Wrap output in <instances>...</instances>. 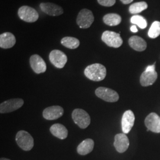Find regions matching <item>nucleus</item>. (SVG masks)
Returning <instances> with one entry per match:
<instances>
[{"label": "nucleus", "mask_w": 160, "mask_h": 160, "mask_svg": "<svg viewBox=\"0 0 160 160\" xmlns=\"http://www.w3.org/2000/svg\"><path fill=\"white\" fill-rule=\"evenodd\" d=\"M107 71L106 67L100 63H93L86 67L84 75L89 80L93 81H101L106 76Z\"/></svg>", "instance_id": "1"}, {"label": "nucleus", "mask_w": 160, "mask_h": 160, "mask_svg": "<svg viewBox=\"0 0 160 160\" xmlns=\"http://www.w3.org/2000/svg\"><path fill=\"white\" fill-rule=\"evenodd\" d=\"M16 141L17 145L24 151H30L34 146V139L28 132L20 131L17 132Z\"/></svg>", "instance_id": "2"}, {"label": "nucleus", "mask_w": 160, "mask_h": 160, "mask_svg": "<svg viewBox=\"0 0 160 160\" xmlns=\"http://www.w3.org/2000/svg\"><path fill=\"white\" fill-rule=\"evenodd\" d=\"M17 13L19 18L27 23L36 22L39 17V13L36 9L28 6L20 7Z\"/></svg>", "instance_id": "3"}, {"label": "nucleus", "mask_w": 160, "mask_h": 160, "mask_svg": "<svg viewBox=\"0 0 160 160\" xmlns=\"http://www.w3.org/2000/svg\"><path fill=\"white\" fill-rule=\"evenodd\" d=\"M94 21V17L92 12L87 9L83 8L78 13L76 22L81 29H88Z\"/></svg>", "instance_id": "4"}, {"label": "nucleus", "mask_w": 160, "mask_h": 160, "mask_svg": "<svg viewBox=\"0 0 160 160\" xmlns=\"http://www.w3.org/2000/svg\"><path fill=\"white\" fill-rule=\"evenodd\" d=\"M72 118L75 123L81 129H86L90 125L91 119L88 113L82 109H76L73 110Z\"/></svg>", "instance_id": "5"}, {"label": "nucleus", "mask_w": 160, "mask_h": 160, "mask_svg": "<svg viewBox=\"0 0 160 160\" xmlns=\"http://www.w3.org/2000/svg\"><path fill=\"white\" fill-rule=\"evenodd\" d=\"M102 40L108 46L114 48H118L123 44V40L119 33L109 30L103 32Z\"/></svg>", "instance_id": "6"}, {"label": "nucleus", "mask_w": 160, "mask_h": 160, "mask_svg": "<svg viewBox=\"0 0 160 160\" xmlns=\"http://www.w3.org/2000/svg\"><path fill=\"white\" fill-rule=\"evenodd\" d=\"M95 93L97 97L107 102H116L119 99V96L117 92L106 87H100L97 88Z\"/></svg>", "instance_id": "7"}, {"label": "nucleus", "mask_w": 160, "mask_h": 160, "mask_svg": "<svg viewBox=\"0 0 160 160\" xmlns=\"http://www.w3.org/2000/svg\"><path fill=\"white\" fill-rule=\"evenodd\" d=\"M24 104V101L21 98H13L8 100L0 104V113H7L20 109Z\"/></svg>", "instance_id": "8"}, {"label": "nucleus", "mask_w": 160, "mask_h": 160, "mask_svg": "<svg viewBox=\"0 0 160 160\" xmlns=\"http://www.w3.org/2000/svg\"><path fill=\"white\" fill-rule=\"evenodd\" d=\"M49 60L55 67L62 68L67 62L68 58L63 52L55 49L51 52L49 54Z\"/></svg>", "instance_id": "9"}, {"label": "nucleus", "mask_w": 160, "mask_h": 160, "mask_svg": "<svg viewBox=\"0 0 160 160\" xmlns=\"http://www.w3.org/2000/svg\"><path fill=\"white\" fill-rule=\"evenodd\" d=\"M39 7L42 12L51 16H59L63 13L62 7L54 3L42 2Z\"/></svg>", "instance_id": "10"}, {"label": "nucleus", "mask_w": 160, "mask_h": 160, "mask_svg": "<svg viewBox=\"0 0 160 160\" xmlns=\"http://www.w3.org/2000/svg\"><path fill=\"white\" fill-rule=\"evenodd\" d=\"M145 125L150 131L160 133V117L157 113H149L145 119Z\"/></svg>", "instance_id": "11"}, {"label": "nucleus", "mask_w": 160, "mask_h": 160, "mask_svg": "<svg viewBox=\"0 0 160 160\" xmlns=\"http://www.w3.org/2000/svg\"><path fill=\"white\" fill-rule=\"evenodd\" d=\"M135 120V115L131 110H126L123 113L122 118L121 124L122 129L124 133H129V132L131 131L132 127L134 125Z\"/></svg>", "instance_id": "12"}, {"label": "nucleus", "mask_w": 160, "mask_h": 160, "mask_svg": "<svg viewBox=\"0 0 160 160\" xmlns=\"http://www.w3.org/2000/svg\"><path fill=\"white\" fill-rule=\"evenodd\" d=\"M30 65L36 74L43 73L46 71V64L39 55H33L30 58Z\"/></svg>", "instance_id": "13"}, {"label": "nucleus", "mask_w": 160, "mask_h": 160, "mask_svg": "<svg viewBox=\"0 0 160 160\" xmlns=\"http://www.w3.org/2000/svg\"><path fill=\"white\" fill-rule=\"evenodd\" d=\"M114 146L118 152H125L129 146V140L126 134L123 133L116 135L114 137Z\"/></svg>", "instance_id": "14"}, {"label": "nucleus", "mask_w": 160, "mask_h": 160, "mask_svg": "<svg viewBox=\"0 0 160 160\" xmlns=\"http://www.w3.org/2000/svg\"><path fill=\"white\" fill-rule=\"evenodd\" d=\"M63 109L59 106H53L47 108L43 112V116L46 120H56L63 114Z\"/></svg>", "instance_id": "15"}, {"label": "nucleus", "mask_w": 160, "mask_h": 160, "mask_svg": "<svg viewBox=\"0 0 160 160\" xmlns=\"http://www.w3.org/2000/svg\"><path fill=\"white\" fill-rule=\"evenodd\" d=\"M158 74L155 71H145L140 77V83L143 87L152 85L157 79Z\"/></svg>", "instance_id": "16"}, {"label": "nucleus", "mask_w": 160, "mask_h": 160, "mask_svg": "<svg viewBox=\"0 0 160 160\" xmlns=\"http://www.w3.org/2000/svg\"><path fill=\"white\" fill-rule=\"evenodd\" d=\"M16 39L10 32H5L0 34V47L2 49H10L15 45Z\"/></svg>", "instance_id": "17"}, {"label": "nucleus", "mask_w": 160, "mask_h": 160, "mask_svg": "<svg viewBox=\"0 0 160 160\" xmlns=\"http://www.w3.org/2000/svg\"><path fill=\"white\" fill-rule=\"evenodd\" d=\"M128 43L131 48L136 51H143L147 49V44L145 40L138 36H133L131 37L129 39Z\"/></svg>", "instance_id": "18"}, {"label": "nucleus", "mask_w": 160, "mask_h": 160, "mask_svg": "<svg viewBox=\"0 0 160 160\" xmlns=\"http://www.w3.org/2000/svg\"><path fill=\"white\" fill-rule=\"evenodd\" d=\"M50 131L52 134L60 139H65L68 137V131L67 129L60 123H56L53 125L50 128Z\"/></svg>", "instance_id": "19"}, {"label": "nucleus", "mask_w": 160, "mask_h": 160, "mask_svg": "<svg viewBox=\"0 0 160 160\" xmlns=\"http://www.w3.org/2000/svg\"><path fill=\"white\" fill-rule=\"evenodd\" d=\"M94 146V141L92 139H86L77 147V152L79 154L85 155L90 153L93 150Z\"/></svg>", "instance_id": "20"}, {"label": "nucleus", "mask_w": 160, "mask_h": 160, "mask_svg": "<svg viewBox=\"0 0 160 160\" xmlns=\"http://www.w3.org/2000/svg\"><path fill=\"white\" fill-rule=\"evenodd\" d=\"M103 22L109 26H116L119 25L122 22V17L116 13H109L104 16Z\"/></svg>", "instance_id": "21"}, {"label": "nucleus", "mask_w": 160, "mask_h": 160, "mask_svg": "<svg viewBox=\"0 0 160 160\" xmlns=\"http://www.w3.org/2000/svg\"><path fill=\"white\" fill-rule=\"evenodd\" d=\"M61 43L63 46L71 49H77L80 44V40L78 39L69 36L63 38L61 40Z\"/></svg>", "instance_id": "22"}, {"label": "nucleus", "mask_w": 160, "mask_h": 160, "mask_svg": "<svg viewBox=\"0 0 160 160\" xmlns=\"http://www.w3.org/2000/svg\"><path fill=\"white\" fill-rule=\"evenodd\" d=\"M147 8V3L145 1H141L131 4L129 7V11L131 14H138L146 10Z\"/></svg>", "instance_id": "23"}, {"label": "nucleus", "mask_w": 160, "mask_h": 160, "mask_svg": "<svg viewBox=\"0 0 160 160\" xmlns=\"http://www.w3.org/2000/svg\"><path fill=\"white\" fill-rule=\"evenodd\" d=\"M160 35V22L155 21L152 24L149 30L148 36L150 38L155 39Z\"/></svg>", "instance_id": "24"}, {"label": "nucleus", "mask_w": 160, "mask_h": 160, "mask_svg": "<svg viewBox=\"0 0 160 160\" xmlns=\"http://www.w3.org/2000/svg\"><path fill=\"white\" fill-rule=\"evenodd\" d=\"M131 22L132 24H137L139 27V28L143 29L147 28V22L146 19L139 15H135L131 18Z\"/></svg>", "instance_id": "25"}, {"label": "nucleus", "mask_w": 160, "mask_h": 160, "mask_svg": "<svg viewBox=\"0 0 160 160\" xmlns=\"http://www.w3.org/2000/svg\"><path fill=\"white\" fill-rule=\"evenodd\" d=\"M98 3L104 7H112L116 3V0H97Z\"/></svg>", "instance_id": "26"}, {"label": "nucleus", "mask_w": 160, "mask_h": 160, "mask_svg": "<svg viewBox=\"0 0 160 160\" xmlns=\"http://www.w3.org/2000/svg\"><path fill=\"white\" fill-rule=\"evenodd\" d=\"M155 63L154 64H153L152 65H149L147 67V68H146V71H155Z\"/></svg>", "instance_id": "27"}, {"label": "nucleus", "mask_w": 160, "mask_h": 160, "mask_svg": "<svg viewBox=\"0 0 160 160\" xmlns=\"http://www.w3.org/2000/svg\"><path fill=\"white\" fill-rule=\"evenodd\" d=\"M133 0H120V1L123 4H129L131 3L132 2Z\"/></svg>", "instance_id": "28"}, {"label": "nucleus", "mask_w": 160, "mask_h": 160, "mask_svg": "<svg viewBox=\"0 0 160 160\" xmlns=\"http://www.w3.org/2000/svg\"><path fill=\"white\" fill-rule=\"evenodd\" d=\"M131 32H133V33L137 32L138 29L137 28V27H136V26H131Z\"/></svg>", "instance_id": "29"}, {"label": "nucleus", "mask_w": 160, "mask_h": 160, "mask_svg": "<svg viewBox=\"0 0 160 160\" xmlns=\"http://www.w3.org/2000/svg\"><path fill=\"white\" fill-rule=\"evenodd\" d=\"M9 160V159H7V158H1V160Z\"/></svg>", "instance_id": "30"}]
</instances>
